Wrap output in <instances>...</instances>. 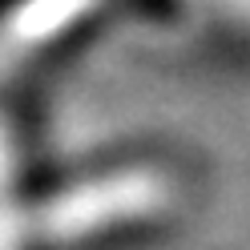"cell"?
I'll return each mask as SVG.
<instances>
[{"label":"cell","mask_w":250,"mask_h":250,"mask_svg":"<svg viewBox=\"0 0 250 250\" xmlns=\"http://www.w3.org/2000/svg\"><path fill=\"white\" fill-rule=\"evenodd\" d=\"M149 4L210 37L250 44V0H149Z\"/></svg>","instance_id":"6da1fadb"}]
</instances>
